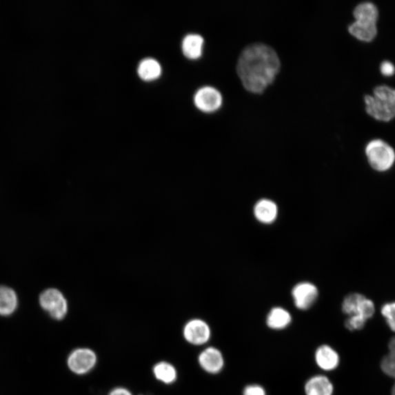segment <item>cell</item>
Segmentation results:
<instances>
[{
    "label": "cell",
    "instance_id": "cell-23",
    "mask_svg": "<svg viewBox=\"0 0 395 395\" xmlns=\"http://www.w3.org/2000/svg\"><path fill=\"white\" fill-rule=\"evenodd\" d=\"M380 71L383 76L392 77L395 74V67L389 61H384L380 65Z\"/></svg>",
    "mask_w": 395,
    "mask_h": 395
},
{
    "label": "cell",
    "instance_id": "cell-4",
    "mask_svg": "<svg viewBox=\"0 0 395 395\" xmlns=\"http://www.w3.org/2000/svg\"><path fill=\"white\" fill-rule=\"evenodd\" d=\"M343 313L347 317H360L369 322L376 314V304L361 293H352L347 295L342 303Z\"/></svg>",
    "mask_w": 395,
    "mask_h": 395
},
{
    "label": "cell",
    "instance_id": "cell-19",
    "mask_svg": "<svg viewBox=\"0 0 395 395\" xmlns=\"http://www.w3.org/2000/svg\"><path fill=\"white\" fill-rule=\"evenodd\" d=\"M354 17L356 21L376 23L379 17L378 10L372 3H363L355 8Z\"/></svg>",
    "mask_w": 395,
    "mask_h": 395
},
{
    "label": "cell",
    "instance_id": "cell-27",
    "mask_svg": "<svg viewBox=\"0 0 395 395\" xmlns=\"http://www.w3.org/2000/svg\"><path fill=\"white\" fill-rule=\"evenodd\" d=\"M390 395H395V381H393L390 389Z\"/></svg>",
    "mask_w": 395,
    "mask_h": 395
},
{
    "label": "cell",
    "instance_id": "cell-5",
    "mask_svg": "<svg viewBox=\"0 0 395 395\" xmlns=\"http://www.w3.org/2000/svg\"><path fill=\"white\" fill-rule=\"evenodd\" d=\"M41 307L54 320L61 321L67 315L68 307L65 297L56 289H48L39 297Z\"/></svg>",
    "mask_w": 395,
    "mask_h": 395
},
{
    "label": "cell",
    "instance_id": "cell-24",
    "mask_svg": "<svg viewBox=\"0 0 395 395\" xmlns=\"http://www.w3.org/2000/svg\"><path fill=\"white\" fill-rule=\"evenodd\" d=\"M243 395H267V394L265 389L262 387L252 385L245 388Z\"/></svg>",
    "mask_w": 395,
    "mask_h": 395
},
{
    "label": "cell",
    "instance_id": "cell-22",
    "mask_svg": "<svg viewBox=\"0 0 395 395\" xmlns=\"http://www.w3.org/2000/svg\"><path fill=\"white\" fill-rule=\"evenodd\" d=\"M381 373L388 378L395 381V354L387 353L379 363Z\"/></svg>",
    "mask_w": 395,
    "mask_h": 395
},
{
    "label": "cell",
    "instance_id": "cell-2",
    "mask_svg": "<svg viewBox=\"0 0 395 395\" xmlns=\"http://www.w3.org/2000/svg\"><path fill=\"white\" fill-rule=\"evenodd\" d=\"M365 102L367 113L376 121L387 123L395 117V89L376 87L374 95H366Z\"/></svg>",
    "mask_w": 395,
    "mask_h": 395
},
{
    "label": "cell",
    "instance_id": "cell-13",
    "mask_svg": "<svg viewBox=\"0 0 395 395\" xmlns=\"http://www.w3.org/2000/svg\"><path fill=\"white\" fill-rule=\"evenodd\" d=\"M306 395H333L334 386L325 376H316L310 378L305 384Z\"/></svg>",
    "mask_w": 395,
    "mask_h": 395
},
{
    "label": "cell",
    "instance_id": "cell-10",
    "mask_svg": "<svg viewBox=\"0 0 395 395\" xmlns=\"http://www.w3.org/2000/svg\"><path fill=\"white\" fill-rule=\"evenodd\" d=\"M201 367L210 374H218L224 367V358L222 353L214 347L203 350L199 356Z\"/></svg>",
    "mask_w": 395,
    "mask_h": 395
},
{
    "label": "cell",
    "instance_id": "cell-9",
    "mask_svg": "<svg viewBox=\"0 0 395 395\" xmlns=\"http://www.w3.org/2000/svg\"><path fill=\"white\" fill-rule=\"evenodd\" d=\"M292 296L296 307L301 310H307L316 302L318 292L314 284L303 282L294 286Z\"/></svg>",
    "mask_w": 395,
    "mask_h": 395
},
{
    "label": "cell",
    "instance_id": "cell-15",
    "mask_svg": "<svg viewBox=\"0 0 395 395\" xmlns=\"http://www.w3.org/2000/svg\"><path fill=\"white\" fill-rule=\"evenodd\" d=\"M256 219L263 223H272L277 218L278 207L272 201L260 200L254 207Z\"/></svg>",
    "mask_w": 395,
    "mask_h": 395
},
{
    "label": "cell",
    "instance_id": "cell-17",
    "mask_svg": "<svg viewBox=\"0 0 395 395\" xmlns=\"http://www.w3.org/2000/svg\"><path fill=\"white\" fill-rule=\"evenodd\" d=\"M203 39L199 34H191L186 36L182 44L183 54L190 59H196L202 54Z\"/></svg>",
    "mask_w": 395,
    "mask_h": 395
},
{
    "label": "cell",
    "instance_id": "cell-3",
    "mask_svg": "<svg viewBox=\"0 0 395 395\" xmlns=\"http://www.w3.org/2000/svg\"><path fill=\"white\" fill-rule=\"evenodd\" d=\"M368 163L379 172L389 171L395 161V152L388 143L381 139L369 141L365 148Z\"/></svg>",
    "mask_w": 395,
    "mask_h": 395
},
{
    "label": "cell",
    "instance_id": "cell-8",
    "mask_svg": "<svg viewBox=\"0 0 395 395\" xmlns=\"http://www.w3.org/2000/svg\"><path fill=\"white\" fill-rule=\"evenodd\" d=\"M194 103L201 112L211 113L220 109L223 103V97L218 90L205 87L196 93Z\"/></svg>",
    "mask_w": 395,
    "mask_h": 395
},
{
    "label": "cell",
    "instance_id": "cell-20",
    "mask_svg": "<svg viewBox=\"0 0 395 395\" xmlns=\"http://www.w3.org/2000/svg\"><path fill=\"white\" fill-rule=\"evenodd\" d=\"M153 374L155 378L165 385L173 384L177 378L176 368L172 364L165 362L155 365Z\"/></svg>",
    "mask_w": 395,
    "mask_h": 395
},
{
    "label": "cell",
    "instance_id": "cell-7",
    "mask_svg": "<svg viewBox=\"0 0 395 395\" xmlns=\"http://www.w3.org/2000/svg\"><path fill=\"white\" fill-rule=\"evenodd\" d=\"M184 338L194 345L206 344L211 338V330L207 323L201 319H193L187 323L183 330Z\"/></svg>",
    "mask_w": 395,
    "mask_h": 395
},
{
    "label": "cell",
    "instance_id": "cell-12",
    "mask_svg": "<svg viewBox=\"0 0 395 395\" xmlns=\"http://www.w3.org/2000/svg\"><path fill=\"white\" fill-rule=\"evenodd\" d=\"M350 34L358 41L372 42L376 37L378 30L376 23L355 21L349 28Z\"/></svg>",
    "mask_w": 395,
    "mask_h": 395
},
{
    "label": "cell",
    "instance_id": "cell-11",
    "mask_svg": "<svg viewBox=\"0 0 395 395\" xmlns=\"http://www.w3.org/2000/svg\"><path fill=\"white\" fill-rule=\"evenodd\" d=\"M315 360L317 365L325 371L336 369L341 363L340 354L327 345L318 347L316 352Z\"/></svg>",
    "mask_w": 395,
    "mask_h": 395
},
{
    "label": "cell",
    "instance_id": "cell-14",
    "mask_svg": "<svg viewBox=\"0 0 395 395\" xmlns=\"http://www.w3.org/2000/svg\"><path fill=\"white\" fill-rule=\"evenodd\" d=\"M18 307V296L14 290L6 285H0V316L13 314Z\"/></svg>",
    "mask_w": 395,
    "mask_h": 395
},
{
    "label": "cell",
    "instance_id": "cell-21",
    "mask_svg": "<svg viewBox=\"0 0 395 395\" xmlns=\"http://www.w3.org/2000/svg\"><path fill=\"white\" fill-rule=\"evenodd\" d=\"M379 314L388 330L395 334V301L383 303L379 310Z\"/></svg>",
    "mask_w": 395,
    "mask_h": 395
},
{
    "label": "cell",
    "instance_id": "cell-25",
    "mask_svg": "<svg viewBox=\"0 0 395 395\" xmlns=\"http://www.w3.org/2000/svg\"><path fill=\"white\" fill-rule=\"evenodd\" d=\"M387 353L395 354V334H392L387 343Z\"/></svg>",
    "mask_w": 395,
    "mask_h": 395
},
{
    "label": "cell",
    "instance_id": "cell-6",
    "mask_svg": "<svg viewBox=\"0 0 395 395\" xmlns=\"http://www.w3.org/2000/svg\"><path fill=\"white\" fill-rule=\"evenodd\" d=\"M97 364V356L89 349H78L72 352L68 358V365L72 372L85 375Z\"/></svg>",
    "mask_w": 395,
    "mask_h": 395
},
{
    "label": "cell",
    "instance_id": "cell-18",
    "mask_svg": "<svg viewBox=\"0 0 395 395\" xmlns=\"http://www.w3.org/2000/svg\"><path fill=\"white\" fill-rule=\"evenodd\" d=\"M139 77L146 81L157 79L161 74V67L154 59H145L141 62L138 68Z\"/></svg>",
    "mask_w": 395,
    "mask_h": 395
},
{
    "label": "cell",
    "instance_id": "cell-26",
    "mask_svg": "<svg viewBox=\"0 0 395 395\" xmlns=\"http://www.w3.org/2000/svg\"><path fill=\"white\" fill-rule=\"evenodd\" d=\"M109 395H133L127 389L123 387H117L114 389Z\"/></svg>",
    "mask_w": 395,
    "mask_h": 395
},
{
    "label": "cell",
    "instance_id": "cell-16",
    "mask_svg": "<svg viewBox=\"0 0 395 395\" xmlns=\"http://www.w3.org/2000/svg\"><path fill=\"white\" fill-rule=\"evenodd\" d=\"M292 321V318L288 310L277 307L270 310L267 317V325L272 330H281L288 327Z\"/></svg>",
    "mask_w": 395,
    "mask_h": 395
},
{
    "label": "cell",
    "instance_id": "cell-1",
    "mask_svg": "<svg viewBox=\"0 0 395 395\" xmlns=\"http://www.w3.org/2000/svg\"><path fill=\"white\" fill-rule=\"evenodd\" d=\"M281 62L271 47L255 43L245 48L239 58L236 70L244 88L253 93H261L279 73Z\"/></svg>",
    "mask_w": 395,
    "mask_h": 395
}]
</instances>
